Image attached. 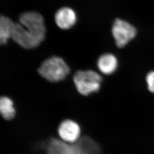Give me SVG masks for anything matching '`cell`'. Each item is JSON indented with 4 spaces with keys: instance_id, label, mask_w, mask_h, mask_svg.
<instances>
[{
    "instance_id": "8992f818",
    "label": "cell",
    "mask_w": 154,
    "mask_h": 154,
    "mask_svg": "<svg viewBox=\"0 0 154 154\" xmlns=\"http://www.w3.org/2000/svg\"><path fill=\"white\" fill-rule=\"evenodd\" d=\"M12 39L20 47L28 50L37 48L41 44L38 39L29 34L20 23H15Z\"/></svg>"
},
{
    "instance_id": "ba28073f",
    "label": "cell",
    "mask_w": 154,
    "mask_h": 154,
    "mask_svg": "<svg viewBox=\"0 0 154 154\" xmlns=\"http://www.w3.org/2000/svg\"><path fill=\"white\" fill-rule=\"evenodd\" d=\"M54 20L60 29L67 30L75 25L77 20V16L72 9L63 7L57 11L54 16Z\"/></svg>"
},
{
    "instance_id": "52a82bcc",
    "label": "cell",
    "mask_w": 154,
    "mask_h": 154,
    "mask_svg": "<svg viewBox=\"0 0 154 154\" xmlns=\"http://www.w3.org/2000/svg\"><path fill=\"white\" fill-rule=\"evenodd\" d=\"M58 132L60 138L66 142H76L79 139L80 127L73 121L68 119L61 122Z\"/></svg>"
},
{
    "instance_id": "30bf717a",
    "label": "cell",
    "mask_w": 154,
    "mask_h": 154,
    "mask_svg": "<svg viewBox=\"0 0 154 154\" xmlns=\"http://www.w3.org/2000/svg\"><path fill=\"white\" fill-rule=\"evenodd\" d=\"M15 23L5 16L2 15L0 17V43L2 45L7 44L12 38L15 26Z\"/></svg>"
},
{
    "instance_id": "277c9868",
    "label": "cell",
    "mask_w": 154,
    "mask_h": 154,
    "mask_svg": "<svg viewBox=\"0 0 154 154\" xmlns=\"http://www.w3.org/2000/svg\"><path fill=\"white\" fill-rule=\"evenodd\" d=\"M19 21L28 32L41 43L44 41L46 29L42 15L36 12H25L20 15Z\"/></svg>"
},
{
    "instance_id": "8fae6325",
    "label": "cell",
    "mask_w": 154,
    "mask_h": 154,
    "mask_svg": "<svg viewBox=\"0 0 154 154\" xmlns=\"http://www.w3.org/2000/svg\"><path fill=\"white\" fill-rule=\"evenodd\" d=\"M0 111L5 119L10 120L14 118L16 111L13 101L7 97H2L0 99Z\"/></svg>"
},
{
    "instance_id": "6da1fadb",
    "label": "cell",
    "mask_w": 154,
    "mask_h": 154,
    "mask_svg": "<svg viewBox=\"0 0 154 154\" xmlns=\"http://www.w3.org/2000/svg\"><path fill=\"white\" fill-rule=\"evenodd\" d=\"M41 148L45 154H101L99 145L87 136L71 143L51 137L42 144Z\"/></svg>"
},
{
    "instance_id": "9c48e42d",
    "label": "cell",
    "mask_w": 154,
    "mask_h": 154,
    "mask_svg": "<svg viewBox=\"0 0 154 154\" xmlns=\"http://www.w3.org/2000/svg\"><path fill=\"white\" fill-rule=\"evenodd\" d=\"M97 65L101 72L105 75H110L116 71L118 66V60L115 55L107 53L99 57Z\"/></svg>"
},
{
    "instance_id": "7a4b0ae2",
    "label": "cell",
    "mask_w": 154,
    "mask_h": 154,
    "mask_svg": "<svg viewBox=\"0 0 154 154\" xmlns=\"http://www.w3.org/2000/svg\"><path fill=\"white\" fill-rule=\"evenodd\" d=\"M38 72L48 82H57L66 79L70 69L63 58L54 56L45 60L38 69Z\"/></svg>"
},
{
    "instance_id": "5b68a950",
    "label": "cell",
    "mask_w": 154,
    "mask_h": 154,
    "mask_svg": "<svg viewBox=\"0 0 154 154\" xmlns=\"http://www.w3.org/2000/svg\"><path fill=\"white\" fill-rule=\"evenodd\" d=\"M112 33L117 46L122 48L134 39L137 31L133 26L128 22L117 19L114 22Z\"/></svg>"
},
{
    "instance_id": "7c38bea8",
    "label": "cell",
    "mask_w": 154,
    "mask_h": 154,
    "mask_svg": "<svg viewBox=\"0 0 154 154\" xmlns=\"http://www.w3.org/2000/svg\"><path fill=\"white\" fill-rule=\"evenodd\" d=\"M146 81L149 91L154 94V71L148 73L146 77Z\"/></svg>"
},
{
    "instance_id": "3957f363",
    "label": "cell",
    "mask_w": 154,
    "mask_h": 154,
    "mask_svg": "<svg viewBox=\"0 0 154 154\" xmlns=\"http://www.w3.org/2000/svg\"><path fill=\"white\" fill-rule=\"evenodd\" d=\"M73 82L79 93L87 96L99 91L102 78L99 73L92 70H79L74 74Z\"/></svg>"
}]
</instances>
